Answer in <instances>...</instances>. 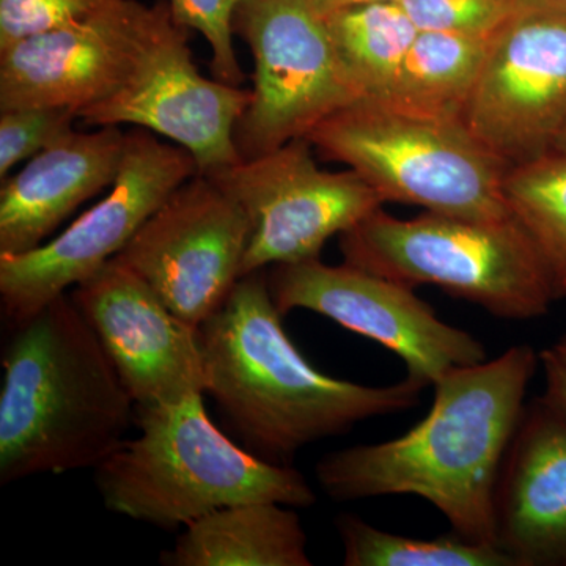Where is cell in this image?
I'll return each mask as SVG.
<instances>
[{
    "mask_svg": "<svg viewBox=\"0 0 566 566\" xmlns=\"http://www.w3.org/2000/svg\"><path fill=\"white\" fill-rule=\"evenodd\" d=\"M538 367L539 353L515 345L449 371L412 430L323 457L316 482L335 502L416 495L439 510L455 534L497 546L495 490Z\"/></svg>",
    "mask_w": 566,
    "mask_h": 566,
    "instance_id": "1",
    "label": "cell"
},
{
    "mask_svg": "<svg viewBox=\"0 0 566 566\" xmlns=\"http://www.w3.org/2000/svg\"><path fill=\"white\" fill-rule=\"evenodd\" d=\"M266 270L245 274L199 326L207 395L245 450L292 465L305 447L371 417L409 411L427 387L365 386L316 370L283 329Z\"/></svg>",
    "mask_w": 566,
    "mask_h": 566,
    "instance_id": "2",
    "label": "cell"
},
{
    "mask_svg": "<svg viewBox=\"0 0 566 566\" xmlns=\"http://www.w3.org/2000/svg\"><path fill=\"white\" fill-rule=\"evenodd\" d=\"M13 326L0 360V485L98 468L137 406L91 324L65 293Z\"/></svg>",
    "mask_w": 566,
    "mask_h": 566,
    "instance_id": "3",
    "label": "cell"
},
{
    "mask_svg": "<svg viewBox=\"0 0 566 566\" xmlns=\"http://www.w3.org/2000/svg\"><path fill=\"white\" fill-rule=\"evenodd\" d=\"M136 428L134 438L93 469L112 513L174 531L223 506L277 502L308 509L316 502L300 471L264 461L219 431L203 397L137 406Z\"/></svg>",
    "mask_w": 566,
    "mask_h": 566,
    "instance_id": "4",
    "label": "cell"
},
{
    "mask_svg": "<svg viewBox=\"0 0 566 566\" xmlns=\"http://www.w3.org/2000/svg\"><path fill=\"white\" fill-rule=\"evenodd\" d=\"M305 139L322 158L359 175L385 203L415 205L472 221L512 218L504 193L509 167L460 117L359 99L319 123Z\"/></svg>",
    "mask_w": 566,
    "mask_h": 566,
    "instance_id": "5",
    "label": "cell"
},
{
    "mask_svg": "<svg viewBox=\"0 0 566 566\" xmlns=\"http://www.w3.org/2000/svg\"><path fill=\"white\" fill-rule=\"evenodd\" d=\"M344 263L403 285H433L510 322L556 301L538 249L515 218L472 221L424 211L398 219L381 208L340 234Z\"/></svg>",
    "mask_w": 566,
    "mask_h": 566,
    "instance_id": "6",
    "label": "cell"
},
{
    "mask_svg": "<svg viewBox=\"0 0 566 566\" xmlns=\"http://www.w3.org/2000/svg\"><path fill=\"white\" fill-rule=\"evenodd\" d=\"M233 31L253 59L252 102L234 129L241 158L305 139L331 115L364 99L308 0H243Z\"/></svg>",
    "mask_w": 566,
    "mask_h": 566,
    "instance_id": "7",
    "label": "cell"
},
{
    "mask_svg": "<svg viewBox=\"0 0 566 566\" xmlns=\"http://www.w3.org/2000/svg\"><path fill=\"white\" fill-rule=\"evenodd\" d=\"M199 174L196 159L151 132L126 133L120 172L102 202L54 240L0 256L2 311L17 324L87 281L111 262L178 188Z\"/></svg>",
    "mask_w": 566,
    "mask_h": 566,
    "instance_id": "8",
    "label": "cell"
},
{
    "mask_svg": "<svg viewBox=\"0 0 566 566\" xmlns=\"http://www.w3.org/2000/svg\"><path fill=\"white\" fill-rule=\"evenodd\" d=\"M461 120L509 169L554 150L566 126L565 3L515 0L491 33Z\"/></svg>",
    "mask_w": 566,
    "mask_h": 566,
    "instance_id": "9",
    "label": "cell"
},
{
    "mask_svg": "<svg viewBox=\"0 0 566 566\" xmlns=\"http://www.w3.org/2000/svg\"><path fill=\"white\" fill-rule=\"evenodd\" d=\"M314 151L307 139H296L207 175L251 221L243 275L319 259L331 238L348 232L385 203L354 170H323Z\"/></svg>",
    "mask_w": 566,
    "mask_h": 566,
    "instance_id": "10",
    "label": "cell"
},
{
    "mask_svg": "<svg viewBox=\"0 0 566 566\" xmlns=\"http://www.w3.org/2000/svg\"><path fill=\"white\" fill-rule=\"evenodd\" d=\"M271 296L283 315L311 311L397 354L406 376L428 387L460 367L488 359L482 342L447 324L415 289L352 264L322 260L277 264L268 273Z\"/></svg>",
    "mask_w": 566,
    "mask_h": 566,
    "instance_id": "11",
    "label": "cell"
},
{
    "mask_svg": "<svg viewBox=\"0 0 566 566\" xmlns=\"http://www.w3.org/2000/svg\"><path fill=\"white\" fill-rule=\"evenodd\" d=\"M252 227L241 205L212 178L182 182L120 253L167 308L199 327L243 277Z\"/></svg>",
    "mask_w": 566,
    "mask_h": 566,
    "instance_id": "12",
    "label": "cell"
},
{
    "mask_svg": "<svg viewBox=\"0 0 566 566\" xmlns=\"http://www.w3.org/2000/svg\"><path fill=\"white\" fill-rule=\"evenodd\" d=\"M169 2L112 0L103 9L0 50V111L29 106L82 111L120 91Z\"/></svg>",
    "mask_w": 566,
    "mask_h": 566,
    "instance_id": "13",
    "label": "cell"
},
{
    "mask_svg": "<svg viewBox=\"0 0 566 566\" xmlns=\"http://www.w3.org/2000/svg\"><path fill=\"white\" fill-rule=\"evenodd\" d=\"M188 32L170 11L120 91L82 111L80 120L159 134L185 148L199 174L214 175L243 161L234 129L252 102V91L200 74Z\"/></svg>",
    "mask_w": 566,
    "mask_h": 566,
    "instance_id": "14",
    "label": "cell"
},
{
    "mask_svg": "<svg viewBox=\"0 0 566 566\" xmlns=\"http://www.w3.org/2000/svg\"><path fill=\"white\" fill-rule=\"evenodd\" d=\"M71 297L136 406L178 405L207 395L199 327L167 308L118 256L74 286Z\"/></svg>",
    "mask_w": 566,
    "mask_h": 566,
    "instance_id": "15",
    "label": "cell"
},
{
    "mask_svg": "<svg viewBox=\"0 0 566 566\" xmlns=\"http://www.w3.org/2000/svg\"><path fill=\"white\" fill-rule=\"evenodd\" d=\"M495 545L515 566H566V417L524 409L495 490Z\"/></svg>",
    "mask_w": 566,
    "mask_h": 566,
    "instance_id": "16",
    "label": "cell"
},
{
    "mask_svg": "<svg viewBox=\"0 0 566 566\" xmlns=\"http://www.w3.org/2000/svg\"><path fill=\"white\" fill-rule=\"evenodd\" d=\"M126 133L120 126L73 129L33 156L0 189V256L39 248L66 218L120 172Z\"/></svg>",
    "mask_w": 566,
    "mask_h": 566,
    "instance_id": "17",
    "label": "cell"
},
{
    "mask_svg": "<svg viewBox=\"0 0 566 566\" xmlns=\"http://www.w3.org/2000/svg\"><path fill=\"white\" fill-rule=\"evenodd\" d=\"M166 566H311L307 534L294 506L249 502L223 506L182 527Z\"/></svg>",
    "mask_w": 566,
    "mask_h": 566,
    "instance_id": "18",
    "label": "cell"
},
{
    "mask_svg": "<svg viewBox=\"0 0 566 566\" xmlns=\"http://www.w3.org/2000/svg\"><path fill=\"white\" fill-rule=\"evenodd\" d=\"M490 36L419 31L389 92L375 102L461 118L485 61Z\"/></svg>",
    "mask_w": 566,
    "mask_h": 566,
    "instance_id": "19",
    "label": "cell"
},
{
    "mask_svg": "<svg viewBox=\"0 0 566 566\" xmlns=\"http://www.w3.org/2000/svg\"><path fill=\"white\" fill-rule=\"evenodd\" d=\"M364 99H382L419 29L398 2L354 7L324 18Z\"/></svg>",
    "mask_w": 566,
    "mask_h": 566,
    "instance_id": "20",
    "label": "cell"
},
{
    "mask_svg": "<svg viewBox=\"0 0 566 566\" xmlns=\"http://www.w3.org/2000/svg\"><path fill=\"white\" fill-rule=\"evenodd\" d=\"M510 212L532 238L556 300L566 296V153L551 151L506 170Z\"/></svg>",
    "mask_w": 566,
    "mask_h": 566,
    "instance_id": "21",
    "label": "cell"
},
{
    "mask_svg": "<svg viewBox=\"0 0 566 566\" xmlns=\"http://www.w3.org/2000/svg\"><path fill=\"white\" fill-rule=\"evenodd\" d=\"M345 566H515L497 546L482 545L455 534L412 538L371 526L363 517L335 521Z\"/></svg>",
    "mask_w": 566,
    "mask_h": 566,
    "instance_id": "22",
    "label": "cell"
},
{
    "mask_svg": "<svg viewBox=\"0 0 566 566\" xmlns=\"http://www.w3.org/2000/svg\"><path fill=\"white\" fill-rule=\"evenodd\" d=\"M80 114L71 107L29 106L0 111V178L74 129Z\"/></svg>",
    "mask_w": 566,
    "mask_h": 566,
    "instance_id": "23",
    "label": "cell"
},
{
    "mask_svg": "<svg viewBox=\"0 0 566 566\" xmlns=\"http://www.w3.org/2000/svg\"><path fill=\"white\" fill-rule=\"evenodd\" d=\"M177 24L202 33L211 50V71L216 80L241 85L244 71L233 44V20L243 0H167Z\"/></svg>",
    "mask_w": 566,
    "mask_h": 566,
    "instance_id": "24",
    "label": "cell"
},
{
    "mask_svg": "<svg viewBox=\"0 0 566 566\" xmlns=\"http://www.w3.org/2000/svg\"><path fill=\"white\" fill-rule=\"evenodd\" d=\"M419 31L490 36L515 0H398Z\"/></svg>",
    "mask_w": 566,
    "mask_h": 566,
    "instance_id": "25",
    "label": "cell"
},
{
    "mask_svg": "<svg viewBox=\"0 0 566 566\" xmlns=\"http://www.w3.org/2000/svg\"><path fill=\"white\" fill-rule=\"evenodd\" d=\"M112 0H0V50L80 21Z\"/></svg>",
    "mask_w": 566,
    "mask_h": 566,
    "instance_id": "26",
    "label": "cell"
},
{
    "mask_svg": "<svg viewBox=\"0 0 566 566\" xmlns=\"http://www.w3.org/2000/svg\"><path fill=\"white\" fill-rule=\"evenodd\" d=\"M539 367L545 376V397L566 417V364L547 348L539 353Z\"/></svg>",
    "mask_w": 566,
    "mask_h": 566,
    "instance_id": "27",
    "label": "cell"
},
{
    "mask_svg": "<svg viewBox=\"0 0 566 566\" xmlns=\"http://www.w3.org/2000/svg\"><path fill=\"white\" fill-rule=\"evenodd\" d=\"M378 2H398V0H308L312 9L323 18L331 17V14L337 13V11Z\"/></svg>",
    "mask_w": 566,
    "mask_h": 566,
    "instance_id": "28",
    "label": "cell"
},
{
    "mask_svg": "<svg viewBox=\"0 0 566 566\" xmlns=\"http://www.w3.org/2000/svg\"><path fill=\"white\" fill-rule=\"evenodd\" d=\"M551 349L556 353V356L562 360V363L566 364V333L558 338L556 345L551 346Z\"/></svg>",
    "mask_w": 566,
    "mask_h": 566,
    "instance_id": "29",
    "label": "cell"
},
{
    "mask_svg": "<svg viewBox=\"0 0 566 566\" xmlns=\"http://www.w3.org/2000/svg\"><path fill=\"white\" fill-rule=\"evenodd\" d=\"M553 151L566 153V126L564 128V132L560 133V136H558L556 145H554Z\"/></svg>",
    "mask_w": 566,
    "mask_h": 566,
    "instance_id": "30",
    "label": "cell"
},
{
    "mask_svg": "<svg viewBox=\"0 0 566 566\" xmlns=\"http://www.w3.org/2000/svg\"><path fill=\"white\" fill-rule=\"evenodd\" d=\"M557 2L565 3L566 6V0H557Z\"/></svg>",
    "mask_w": 566,
    "mask_h": 566,
    "instance_id": "31",
    "label": "cell"
}]
</instances>
